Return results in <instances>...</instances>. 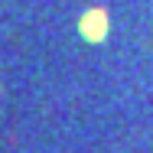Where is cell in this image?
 I'll return each mask as SVG.
<instances>
[{
    "instance_id": "6da1fadb",
    "label": "cell",
    "mask_w": 153,
    "mask_h": 153,
    "mask_svg": "<svg viewBox=\"0 0 153 153\" xmlns=\"http://www.w3.org/2000/svg\"><path fill=\"white\" fill-rule=\"evenodd\" d=\"M78 33H82V39H88V42H101V39L108 36V13H104V10H88V13L78 20Z\"/></svg>"
}]
</instances>
